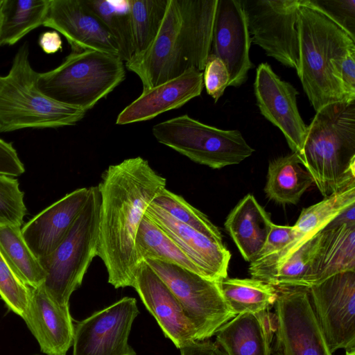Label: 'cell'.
I'll list each match as a JSON object with an SVG mask.
<instances>
[{
  "label": "cell",
  "instance_id": "24",
  "mask_svg": "<svg viewBox=\"0 0 355 355\" xmlns=\"http://www.w3.org/2000/svg\"><path fill=\"white\" fill-rule=\"evenodd\" d=\"M216 336L224 355H271L273 337L261 312L236 315L218 329Z\"/></svg>",
  "mask_w": 355,
  "mask_h": 355
},
{
  "label": "cell",
  "instance_id": "28",
  "mask_svg": "<svg viewBox=\"0 0 355 355\" xmlns=\"http://www.w3.org/2000/svg\"><path fill=\"white\" fill-rule=\"evenodd\" d=\"M0 252L13 272L25 284L31 288L42 286L46 272L26 244L21 227H0Z\"/></svg>",
  "mask_w": 355,
  "mask_h": 355
},
{
  "label": "cell",
  "instance_id": "37",
  "mask_svg": "<svg viewBox=\"0 0 355 355\" xmlns=\"http://www.w3.org/2000/svg\"><path fill=\"white\" fill-rule=\"evenodd\" d=\"M355 41V0H311Z\"/></svg>",
  "mask_w": 355,
  "mask_h": 355
},
{
  "label": "cell",
  "instance_id": "4",
  "mask_svg": "<svg viewBox=\"0 0 355 355\" xmlns=\"http://www.w3.org/2000/svg\"><path fill=\"white\" fill-rule=\"evenodd\" d=\"M299 157L324 198L355 182V102L318 110Z\"/></svg>",
  "mask_w": 355,
  "mask_h": 355
},
{
  "label": "cell",
  "instance_id": "40",
  "mask_svg": "<svg viewBox=\"0 0 355 355\" xmlns=\"http://www.w3.org/2000/svg\"><path fill=\"white\" fill-rule=\"evenodd\" d=\"M345 101L355 102V48L349 49L343 58L339 67Z\"/></svg>",
  "mask_w": 355,
  "mask_h": 355
},
{
  "label": "cell",
  "instance_id": "5",
  "mask_svg": "<svg viewBox=\"0 0 355 355\" xmlns=\"http://www.w3.org/2000/svg\"><path fill=\"white\" fill-rule=\"evenodd\" d=\"M39 74L31 65L29 46L17 50L6 75H0V132L24 128L73 125L86 112L52 100L38 87Z\"/></svg>",
  "mask_w": 355,
  "mask_h": 355
},
{
  "label": "cell",
  "instance_id": "39",
  "mask_svg": "<svg viewBox=\"0 0 355 355\" xmlns=\"http://www.w3.org/2000/svg\"><path fill=\"white\" fill-rule=\"evenodd\" d=\"M295 237L293 226L272 223L263 248L253 261L262 259L280 251Z\"/></svg>",
  "mask_w": 355,
  "mask_h": 355
},
{
  "label": "cell",
  "instance_id": "19",
  "mask_svg": "<svg viewBox=\"0 0 355 355\" xmlns=\"http://www.w3.org/2000/svg\"><path fill=\"white\" fill-rule=\"evenodd\" d=\"M89 188L73 191L47 207L21 228L22 236L40 260L50 254L64 240L83 209Z\"/></svg>",
  "mask_w": 355,
  "mask_h": 355
},
{
  "label": "cell",
  "instance_id": "41",
  "mask_svg": "<svg viewBox=\"0 0 355 355\" xmlns=\"http://www.w3.org/2000/svg\"><path fill=\"white\" fill-rule=\"evenodd\" d=\"M25 172L24 164L11 143L0 138V174L17 177Z\"/></svg>",
  "mask_w": 355,
  "mask_h": 355
},
{
  "label": "cell",
  "instance_id": "12",
  "mask_svg": "<svg viewBox=\"0 0 355 355\" xmlns=\"http://www.w3.org/2000/svg\"><path fill=\"white\" fill-rule=\"evenodd\" d=\"M307 291L331 352L355 349V271L334 275Z\"/></svg>",
  "mask_w": 355,
  "mask_h": 355
},
{
  "label": "cell",
  "instance_id": "6",
  "mask_svg": "<svg viewBox=\"0 0 355 355\" xmlns=\"http://www.w3.org/2000/svg\"><path fill=\"white\" fill-rule=\"evenodd\" d=\"M125 78V64L118 56L71 52L56 68L40 73L38 87L52 100L87 112Z\"/></svg>",
  "mask_w": 355,
  "mask_h": 355
},
{
  "label": "cell",
  "instance_id": "35",
  "mask_svg": "<svg viewBox=\"0 0 355 355\" xmlns=\"http://www.w3.org/2000/svg\"><path fill=\"white\" fill-rule=\"evenodd\" d=\"M24 193L15 177L0 174V227H21L26 214Z\"/></svg>",
  "mask_w": 355,
  "mask_h": 355
},
{
  "label": "cell",
  "instance_id": "14",
  "mask_svg": "<svg viewBox=\"0 0 355 355\" xmlns=\"http://www.w3.org/2000/svg\"><path fill=\"white\" fill-rule=\"evenodd\" d=\"M254 95L261 114L284 135L293 153H301L307 131L297 105L298 92L282 80L268 63L257 68Z\"/></svg>",
  "mask_w": 355,
  "mask_h": 355
},
{
  "label": "cell",
  "instance_id": "2",
  "mask_svg": "<svg viewBox=\"0 0 355 355\" xmlns=\"http://www.w3.org/2000/svg\"><path fill=\"white\" fill-rule=\"evenodd\" d=\"M218 0H168L157 34L142 53L125 62L143 90L191 68L204 70L210 54Z\"/></svg>",
  "mask_w": 355,
  "mask_h": 355
},
{
  "label": "cell",
  "instance_id": "3",
  "mask_svg": "<svg viewBox=\"0 0 355 355\" xmlns=\"http://www.w3.org/2000/svg\"><path fill=\"white\" fill-rule=\"evenodd\" d=\"M296 28V71L311 105L317 112L327 105L345 102L339 67L345 53L355 48V41L311 0H303Z\"/></svg>",
  "mask_w": 355,
  "mask_h": 355
},
{
  "label": "cell",
  "instance_id": "26",
  "mask_svg": "<svg viewBox=\"0 0 355 355\" xmlns=\"http://www.w3.org/2000/svg\"><path fill=\"white\" fill-rule=\"evenodd\" d=\"M50 0H3L0 11V46L13 45L43 25Z\"/></svg>",
  "mask_w": 355,
  "mask_h": 355
},
{
  "label": "cell",
  "instance_id": "34",
  "mask_svg": "<svg viewBox=\"0 0 355 355\" xmlns=\"http://www.w3.org/2000/svg\"><path fill=\"white\" fill-rule=\"evenodd\" d=\"M151 203L165 211L176 220L218 243H223V236L218 228L205 214L191 205L181 196L164 188Z\"/></svg>",
  "mask_w": 355,
  "mask_h": 355
},
{
  "label": "cell",
  "instance_id": "25",
  "mask_svg": "<svg viewBox=\"0 0 355 355\" xmlns=\"http://www.w3.org/2000/svg\"><path fill=\"white\" fill-rule=\"evenodd\" d=\"M313 184L299 155L292 153L270 162L264 191L268 198L277 203L295 205Z\"/></svg>",
  "mask_w": 355,
  "mask_h": 355
},
{
  "label": "cell",
  "instance_id": "10",
  "mask_svg": "<svg viewBox=\"0 0 355 355\" xmlns=\"http://www.w3.org/2000/svg\"><path fill=\"white\" fill-rule=\"evenodd\" d=\"M251 41L286 67H298L297 14L303 0H241Z\"/></svg>",
  "mask_w": 355,
  "mask_h": 355
},
{
  "label": "cell",
  "instance_id": "20",
  "mask_svg": "<svg viewBox=\"0 0 355 355\" xmlns=\"http://www.w3.org/2000/svg\"><path fill=\"white\" fill-rule=\"evenodd\" d=\"M203 87V73L191 68L175 78L144 89L138 98L118 114L116 124L145 121L178 109L199 96Z\"/></svg>",
  "mask_w": 355,
  "mask_h": 355
},
{
  "label": "cell",
  "instance_id": "15",
  "mask_svg": "<svg viewBox=\"0 0 355 355\" xmlns=\"http://www.w3.org/2000/svg\"><path fill=\"white\" fill-rule=\"evenodd\" d=\"M251 37L241 0H218L211 54L225 64L228 86L239 87L245 82L253 67L250 58Z\"/></svg>",
  "mask_w": 355,
  "mask_h": 355
},
{
  "label": "cell",
  "instance_id": "11",
  "mask_svg": "<svg viewBox=\"0 0 355 355\" xmlns=\"http://www.w3.org/2000/svg\"><path fill=\"white\" fill-rule=\"evenodd\" d=\"M277 289L275 355H333L313 312L306 288Z\"/></svg>",
  "mask_w": 355,
  "mask_h": 355
},
{
  "label": "cell",
  "instance_id": "30",
  "mask_svg": "<svg viewBox=\"0 0 355 355\" xmlns=\"http://www.w3.org/2000/svg\"><path fill=\"white\" fill-rule=\"evenodd\" d=\"M353 205H355V182L304 208L293 225L296 236L311 239Z\"/></svg>",
  "mask_w": 355,
  "mask_h": 355
},
{
  "label": "cell",
  "instance_id": "42",
  "mask_svg": "<svg viewBox=\"0 0 355 355\" xmlns=\"http://www.w3.org/2000/svg\"><path fill=\"white\" fill-rule=\"evenodd\" d=\"M179 349L181 355H224L218 345L208 340H193Z\"/></svg>",
  "mask_w": 355,
  "mask_h": 355
},
{
  "label": "cell",
  "instance_id": "13",
  "mask_svg": "<svg viewBox=\"0 0 355 355\" xmlns=\"http://www.w3.org/2000/svg\"><path fill=\"white\" fill-rule=\"evenodd\" d=\"M139 313L135 298L124 297L77 322L73 355H136L128 340Z\"/></svg>",
  "mask_w": 355,
  "mask_h": 355
},
{
  "label": "cell",
  "instance_id": "36",
  "mask_svg": "<svg viewBox=\"0 0 355 355\" xmlns=\"http://www.w3.org/2000/svg\"><path fill=\"white\" fill-rule=\"evenodd\" d=\"M31 296V287L11 270L0 252V297L7 307L24 318Z\"/></svg>",
  "mask_w": 355,
  "mask_h": 355
},
{
  "label": "cell",
  "instance_id": "29",
  "mask_svg": "<svg viewBox=\"0 0 355 355\" xmlns=\"http://www.w3.org/2000/svg\"><path fill=\"white\" fill-rule=\"evenodd\" d=\"M218 284L227 306L235 315L269 309L277 297L275 286L253 278L227 277Z\"/></svg>",
  "mask_w": 355,
  "mask_h": 355
},
{
  "label": "cell",
  "instance_id": "18",
  "mask_svg": "<svg viewBox=\"0 0 355 355\" xmlns=\"http://www.w3.org/2000/svg\"><path fill=\"white\" fill-rule=\"evenodd\" d=\"M145 216L173 239L202 277L217 282L227 277L231 254L223 243H218L176 220L152 203L148 207Z\"/></svg>",
  "mask_w": 355,
  "mask_h": 355
},
{
  "label": "cell",
  "instance_id": "21",
  "mask_svg": "<svg viewBox=\"0 0 355 355\" xmlns=\"http://www.w3.org/2000/svg\"><path fill=\"white\" fill-rule=\"evenodd\" d=\"M22 319L46 355H66L73 345L74 325L69 308L55 303L42 286L31 288Z\"/></svg>",
  "mask_w": 355,
  "mask_h": 355
},
{
  "label": "cell",
  "instance_id": "23",
  "mask_svg": "<svg viewBox=\"0 0 355 355\" xmlns=\"http://www.w3.org/2000/svg\"><path fill=\"white\" fill-rule=\"evenodd\" d=\"M272 223L268 214L249 193L230 211L225 227L243 259L250 263L263 248Z\"/></svg>",
  "mask_w": 355,
  "mask_h": 355
},
{
  "label": "cell",
  "instance_id": "16",
  "mask_svg": "<svg viewBox=\"0 0 355 355\" xmlns=\"http://www.w3.org/2000/svg\"><path fill=\"white\" fill-rule=\"evenodd\" d=\"M43 26L64 35L71 52L97 51L119 58L114 37L84 0H50Z\"/></svg>",
  "mask_w": 355,
  "mask_h": 355
},
{
  "label": "cell",
  "instance_id": "22",
  "mask_svg": "<svg viewBox=\"0 0 355 355\" xmlns=\"http://www.w3.org/2000/svg\"><path fill=\"white\" fill-rule=\"evenodd\" d=\"M322 232V243L312 265L309 288L334 275L355 271V223L333 220Z\"/></svg>",
  "mask_w": 355,
  "mask_h": 355
},
{
  "label": "cell",
  "instance_id": "38",
  "mask_svg": "<svg viewBox=\"0 0 355 355\" xmlns=\"http://www.w3.org/2000/svg\"><path fill=\"white\" fill-rule=\"evenodd\" d=\"M230 76L225 63L214 54H209L204 69L203 83L207 93L215 102L228 87Z\"/></svg>",
  "mask_w": 355,
  "mask_h": 355
},
{
  "label": "cell",
  "instance_id": "33",
  "mask_svg": "<svg viewBox=\"0 0 355 355\" xmlns=\"http://www.w3.org/2000/svg\"><path fill=\"white\" fill-rule=\"evenodd\" d=\"M167 3L168 0H129L134 55L144 52L155 38Z\"/></svg>",
  "mask_w": 355,
  "mask_h": 355
},
{
  "label": "cell",
  "instance_id": "32",
  "mask_svg": "<svg viewBox=\"0 0 355 355\" xmlns=\"http://www.w3.org/2000/svg\"><path fill=\"white\" fill-rule=\"evenodd\" d=\"M322 230L292 254L275 272L268 284L275 287L309 288L312 265L320 248Z\"/></svg>",
  "mask_w": 355,
  "mask_h": 355
},
{
  "label": "cell",
  "instance_id": "8",
  "mask_svg": "<svg viewBox=\"0 0 355 355\" xmlns=\"http://www.w3.org/2000/svg\"><path fill=\"white\" fill-rule=\"evenodd\" d=\"M156 140L193 162L214 169L238 164L254 149L238 130H222L183 114L153 126Z\"/></svg>",
  "mask_w": 355,
  "mask_h": 355
},
{
  "label": "cell",
  "instance_id": "43",
  "mask_svg": "<svg viewBox=\"0 0 355 355\" xmlns=\"http://www.w3.org/2000/svg\"><path fill=\"white\" fill-rule=\"evenodd\" d=\"M62 40L57 31H46L40 35L39 44L46 53H54L62 49Z\"/></svg>",
  "mask_w": 355,
  "mask_h": 355
},
{
  "label": "cell",
  "instance_id": "27",
  "mask_svg": "<svg viewBox=\"0 0 355 355\" xmlns=\"http://www.w3.org/2000/svg\"><path fill=\"white\" fill-rule=\"evenodd\" d=\"M135 250L139 262L146 259L159 260L201 275L198 268L173 239L145 215L137 232Z\"/></svg>",
  "mask_w": 355,
  "mask_h": 355
},
{
  "label": "cell",
  "instance_id": "7",
  "mask_svg": "<svg viewBox=\"0 0 355 355\" xmlns=\"http://www.w3.org/2000/svg\"><path fill=\"white\" fill-rule=\"evenodd\" d=\"M87 201L69 233L47 257L40 259L46 272L42 287L58 305L69 307L71 294L98 254L101 197L97 186L89 187Z\"/></svg>",
  "mask_w": 355,
  "mask_h": 355
},
{
  "label": "cell",
  "instance_id": "9",
  "mask_svg": "<svg viewBox=\"0 0 355 355\" xmlns=\"http://www.w3.org/2000/svg\"><path fill=\"white\" fill-rule=\"evenodd\" d=\"M167 285L193 324L197 341L207 340L235 315L227 306L219 284L168 262L146 259Z\"/></svg>",
  "mask_w": 355,
  "mask_h": 355
},
{
  "label": "cell",
  "instance_id": "1",
  "mask_svg": "<svg viewBox=\"0 0 355 355\" xmlns=\"http://www.w3.org/2000/svg\"><path fill=\"white\" fill-rule=\"evenodd\" d=\"M166 182L141 157L110 165L101 175L97 186L101 197L97 256L115 288L134 285L140 263L135 250L137 232Z\"/></svg>",
  "mask_w": 355,
  "mask_h": 355
},
{
  "label": "cell",
  "instance_id": "31",
  "mask_svg": "<svg viewBox=\"0 0 355 355\" xmlns=\"http://www.w3.org/2000/svg\"><path fill=\"white\" fill-rule=\"evenodd\" d=\"M86 6L103 23L119 48V58L126 62L134 55L129 0H84Z\"/></svg>",
  "mask_w": 355,
  "mask_h": 355
},
{
  "label": "cell",
  "instance_id": "44",
  "mask_svg": "<svg viewBox=\"0 0 355 355\" xmlns=\"http://www.w3.org/2000/svg\"><path fill=\"white\" fill-rule=\"evenodd\" d=\"M345 355H355V349L346 350Z\"/></svg>",
  "mask_w": 355,
  "mask_h": 355
},
{
  "label": "cell",
  "instance_id": "17",
  "mask_svg": "<svg viewBox=\"0 0 355 355\" xmlns=\"http://www.w3.org/2000/svg\"><path fill=\"white\" fill-rule=\"evenodd\" d=\"M144 304L154 316L165 336L180 349L197 341L196 329L180 303L157 273L145 261H140L132 286Z\"/></svg>",
  "mask_w": 355,
  "mask_h": 355
},
{
  "label": "cell",
  "instance_id": "45",
  "mask_svg": "<svg viewBox=\"0 0 355 355\" xmlns=\"http://www.w3.org/2000/svg\"><path fill=\"white\" fill-rule=\"evenodd\" d=\"M3 0H0V11H1V6H2V3H3Z\"/></svg>",
  "mask_w": 355,
  "mask_h": 355
}]
</instances>
